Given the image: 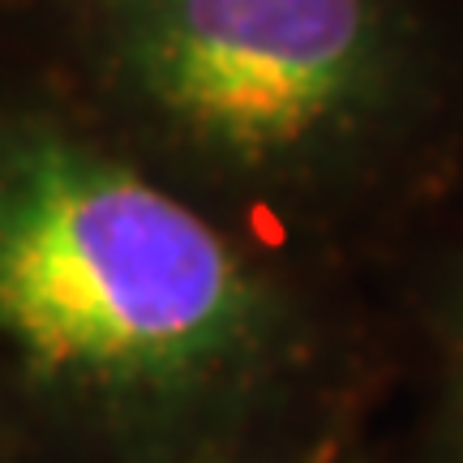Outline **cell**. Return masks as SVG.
<instances>
[{
    "label": "cell",
    "mask_w": 463,
    "mask_h": 463,
    "mask_svg": "<svg viewBox=\"0 0 463 463\" xmlns=\"http://www.w3.org/2000/svg\"><path fill=\"white\" fill-rule=\"evenodd\" d=\"M245 236L34 73L0 78V344L61 382H198L279 331Z\"/></svg>",
    "instance_id": "2"
},
{
    "label": "cell",
    "mask_w": 463,
    "mask_h": 463,
    "mask_svg": "<svg viewBox=\"0 0 463 463\" xmlns=\"http://www.w3.org/2000/svg\"><path fill=\"white\" fill-rule=\"evenodd\" d=\"M0 31L219 223L408 189L463 142V0H0Z\"/></svg>",
    "instance_id": "1"
}]
</instances>
